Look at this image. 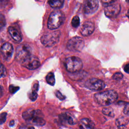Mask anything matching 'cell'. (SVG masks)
Listing matches in <instances>:
<instances>
[{"instance_id": "cell-1", "label": "cell", "mask_w": 129, "mask_h": 129, "mask_svg": "<svg viewBox=\"0 0 129 129\" xmlns=\"http://www.w3.org/2000/svg\"><path fill=\"white\" fill-rule=\"evenodd\" d=\"M94 98L99 104L109 106L117 99L118 94L116 91L110 90L96 93L94 95Z\"/></svg>"}, {"instance_id": "cell-2", "label": "cell", "mask_w": 129, "mask_h": 129, "mask_svg": "<svg viewBox=\"0 0 129 129\" xmlns=\"http://www.w3.org/2000/svg\"><path fill=\"white\" fill-rule=\"evenodd\" d=\"M65 19L64 13L59 10H54L51 13L48 18L47 27L50 30L57 29L63 22Z\"/></svg>"}, {"instance_id": "cell-3", "label": "cell", "mask_w": 129, "mask_h": 129, "mask_svg": "<svg viewBox=\"0 0 129 129\" xmlns=\"http://www.w3.org/2000/svg\"><path fill=\"white\" fill-rule=\"evenodd\" d=\"M65 67L69 72L74 73L80 71L82 69L83 63L80 58L73 56L67 58L65 61Z\"/></svg>"}, {"instance_id": "cell-4", "label": "cell", "mask_w": 129, "mask_h": 129, "mask_svg": "<svg viewBox=\"0 0 129 129\" xmlns=\"http://www.w3.org/2000/svg\"><path fill=\"white\" fill-rule=\"evenodd\" d=\"M60 34V33L58 31H55L44 34L41 38V43L47 47L54 45L58 41Z\"/></svg>"}, {"instance_id": "cell-5", "label": "cell", "mask_w": 129, "mask_h": 129, "mask_svg": "<svg viewBox=\"0 0 129 129\" xmlns=\"http://www.w3.org/2000/svg\"><path fill=\"white\" fill-rule=\"evenodd\" d=\"M31 48L28 44H21L17 47L16 52V59L22 62L31 55Z\"/></svg>"}, {"instance_id": "cell-6", "label": "cell", "mask_w": 129, "mask_h": 129, "mask_svg": "<svg viewBox=\"0 0 129 129\" xmlns=\"http://www.w3.org/2000/svg\"><path fill=\"white\" fill-rule=\"evenodd\" d=\"M84 46L83 39L78 36L73 37L70 39L67 44V48L73 51H81Z\"/></svg>"}, {"instance_id": "cell-7", "label": "cell", "mask_w": 129, "mask_h": 129, "mask_svg": "<svg viewBox=\"0 0 129 129\" xmlns=\"http://www.w3.org/2000/svg\"><path fill=\"white\" fill-rule=\"evenodd\" d=\"M85 86L89 90L97 91L103 89L105 87V84L103 81L100 79L91 78L85 82Z\"/></svg>"}, {"instance_id": "cell-8", "label": "cell", "mask_w": 129, "mask_h": 129, "mask_svg": "<svg viewBox=\"0 0 129 129\" xmlns=\"http://www.w3.org/2000/svg\"><path fill=\"white\" fill-rule=\"evenodd\" d=\"M121 6L119 4H111L104 8V13L108 18H113L119 14Z\"/></svg>"}, {"instance_id": "cell-9", "label": "cell", "mask_w": 129, "mask_h": 129, "mask_svg": "<svg viewBox=\"0 0 129 129\" xmlns=\"http://www.w3.org/2000/svg\"><path fill=\"white\" fill-rule=\"evenodd\" d=\"M22 65L29 70H35L39 67L40 62L38 57L35 56L31 55L22 62Z\"/></svg>"}, {"instance_id": "cell-10", "label": "cell", "mask_w": 129, "mask_h": 129, "mask_svg": "<svg viewBox=\"0 0 129 129\" xmlns=\"http://www.w3.org/2000/svg\"><path fill=\"white\" fill-rule=\"evenodd\" d=\"M99 7L98 0H84V10L86 14H91L95 12Z\"/></svg>"}, {"instance_id": "cell-11", "label": "cell", "mask_w": 129, "mask_h": 129, "mask_svg": "<svg viewBox=\"0 0 129 129\" xmlns=\"http://www.w3.org/2000/svg\"><path fill=\"white\" fill-rule=\"evenodd\" d=\"M14 49L12 45L10 43L6 42L3 44L1 48V52L5 59H10L13 53Z\"/></svg>"}, {"instance_id": "cell-12", "label": "cell", "mask_w": 129, "mask_h": 129, "mask_svg": "<svg viewBox=\"0 0 129 129\" xmlns=\"http://www.w3.org/2000/svg\"><path fill=\"white\" fill-rule=\"evenodd\" d=\"M95 29L94 24L90 21H86L84 23L81 29V33L84 36L91 35Z\"/></svg>"}, {"instance_id": "cell-13", "label": "cell", "mask_w": 129, "mask_h": 129, "mask_svg": "<svg viewBox=\"0 0 129 129\" xmlns=\"http://www.w3.org/2000/svg\"><path fill=\"white\" fill-rule=\"evenodd\" d=\"M79 126L80 129H94L95 125L90 119L84 118L80 120L79 123Z\"/></svg>"}, {"instance_id": "cell-14", "label": "cell", "mask_w": 129, "mask_h": 129, "mask_svg": "<svg viewBox=\"0 0 129 129\" xmlns=\"http://www.w3.org/2000/svg\"><path fill=\"white\" fill-rule=\"evenodd\" d=\"M8 31L14 40L17 42H21L22 38L20 33L14 27L10 26L8 28Z\"/></svg>"}, {"instance_id": "cell-15", "label": "cell", "mask_w": 129, "mask_h": 129, "mask_svg": "<svg viewBox=\"0 0 129 129\" xmlns=\"http://www.w3.org/2000/svg\"><path fill=\"white\" fill-rule=\"evenodd\" d=\"M128 119L126 117L121 116L118 118L116 120V124L118 129H124L128 122Z\"/></svg>"}, {"instance_id": "cell-16", "label": "cell", "mask_w": 129, "mask_h": 129, "mask_svg": "<svg viewBox=\"0 0 129 129\" xmlns=\"http://www.w3.org/2000/svg\"><path fill=\"white\" fill-rule=\"evenodd\" d=\"M35 112L36 110L29 109L23 112L22 113V117L25 120L31 121L35 114Z\"/></svg>"}, {"instance_id": "cell-17", "label": "cell", "mask_w": 129, "mask_h": 129, "mask_svg": "<svg viewBox=\"0 0 129 129\" xmlns=\"http://www.w3.org/2000/svg\"><path fill=\"white\" fill-rule=\"evenodd\" d=\"M48 3L52 8H59L62 6L64 0H48Z\"/></svg>"}, {"instance_id": "cell-18", "label": "cell", "mask_w": 129, "mask_h": 129, "mask_svg": "<svg viewBox=\"0 0 129 129\" xmlns=\"http://www.w3.org/2000/svg\"><path fill=\"white\" fill-rule=\"evenodd\" d=\"M60 118L62 120H65V121H67L68 123H69V124L73 125L75 123L73 118L70 115H69L67 113L62 114Z\"/></svg>"}, {"instance_id": "cell-19", "label": "cell", "mask_w": 129, "mask_h": 129, "mask_svg": "<svg viewBox=\"0 0 129 129\" xmlns=\"http://www.w3.org/2000/svg\"><path fill=\"white\" fill-rule=\"evenodd\" d=\"M46 80L48 84L53 86L55 84V78L53 73L51 72L49 73L46 77Z\"/></svg>"}, {"instance_id": "cell-20", "label": "cell", "mask_w": 129, "mask_h": 129, "mask_svg": "<svg viewBox=\"0 0 129 129\" xmlns=\"http://www.w3.org/2000/svg\"><path fill=\"white\" fill-rule=\"evenodd\" d=\"M102 113L107 115L109 116L110 117H113L114 116V114L113 112V110L111 107H106V108H104L102 109Z\"/></svg>"}, {"instance_id": "cell-21", "label": "cell", "mask_w": 129, "mask_h": 129, "mask_svg": "<svg viewBox=\"0 0 129 129\" xmlns=\"http://www.w3.org/2000/svg\"><path fill=\"white\" fill-rule=\"evenodd\" d=\"M34 89L33 90L31 93H30L29 95V98L32 100V101H35L37 97V91L38 90V86L36 87V85L34 86Z\"/></svg>"}, {"instance_id": "cell-22", "label": "cell", "mask_w": 129, "mask_h": 129, "mask_svg": "<svg viewBox=\"0 0 129 129\" xmlns=\"http://www.w3.org/2000/svg\"><path fill=\"white\" fill-rule=\"evenodd\" d=\"M80 22V20L79 17L77 16H76L73 17V18L72 20L71 23H72V25L73 27L76 28L79 26Z\"/></svg>"}, {"instance_id": "cell-23", "label": "cell", "mask_w": 129, "mask_h": 129, "mask_svg": "<svg viewBox=\"0 0 129 129\" xmlns=\"http://www.w3.org/2000/svg\"><path fill=\"white\" fill-rule=\"evenodd\" d=\"M6 24V20L5 16L0 13V30L3 29Z\"/></svg>"}, {"instance_id": "cell-24", "label": "cell", "mask_w": 129, "mask_h": 129, "mask_svg": "<svg viewBox=\"0 0 129 129\" xmlns=\"http://www.w3.org/2000/svg\"><path fill=\"white\" fill-rule=\"evenodd\" d=\"M122 78H123V75L120 72H117L115 73L112 76V78L115 80H120Z\"/></svg>"}, {"instance_id": "cell-25", "label": "cell", "mask_w": 129, "mask_h": 129, "mask_svg": "<svg viewBox=\"0 0 129 129\" xmlns=\"http://www.w3.org/2000/svg\"><path fill=\"white\" fill-rule=\"evenodd\" d=\"M7 113L6 112H3L0 114V125L5 122L7 119Z\"/></svg>"}, {"instance_id": "cell-26", "label": "cell", "mask_w": 129, "mask_h": 129, "mask_svg": "<svg viewBox=\"0 0 129 129\" xmlns=\"http://www.w3.org/2000/svg\"><path fill=\"white\" fill-rule=\"evenodd\" d=\"M116 0H101L102 3L104 5H109L115 2Z\"/></svg>"}, {"instance_id": "cell-27", "label": "cell", "mask_w": 129, "mask_h": 129, "mask_svg": "<svg viewBox=\"0 0 129 129\" xmlns=\"http://www.w3.org/2000/svg\"><path fill=\"white\" fill-rule=\"evenodd\" d=\"M18 89H19L18 87H16V86H12V85H11L9 87V91L12 93H14L16 92Z\"/></svg>"}, {"instance_id": "cell-28", "label": "cell", "mask_w": 129, "mask_h": 129, "mask_svg": "<svg viewBox=\"0 0 129 129\" xmlns=\"http://www.w3.org/2000/svg\"><path fill=\"white\" fill-rule=\"evenodd\" d=\"M5 73V67L0 61V78L2 77Z\"/></svg>"}, {"instance_id": "cell-29", "label": "cell", "mask_w": 129, "mask_h": 129, "mask_svg": "<svg viewBox=\"0 0 129 129\" xmlns=\"http://www.w3.org/2000/svg\"><path fill=\"white\" fill-rule=\"evenodd\" d=\"M9 0H0V8L5 7L9 3Z\"/></svg>"}, {"instance_id": "cell-30", "label": "cell", "mask_w": 129, "mask_h": 129, "mask_svg": "<svg viewBox=\"0 0 129 129\" xmlns=\"http://www.w3.org/2000/svg\"><path fill=\"white\" fill-rule=\"evenodd\" d=\"M55 94H56V97H57L59 99H60V100H63V99L65 98V97H64L63 95H62L61 94V93L59 91H57L56 92Z\"/></svg>"}, {"instance_id": "cell-31", "label": "cell", "mask_w": 129, "mask_h": 129, "mask_svg": "<svg viewBox=\"0 0 129 129\" xmlns=\"http://www.w3.org/2000/svg\"><path fill=\"white\" fill-rule=\"evenodd\" d=\"M19 129H34V127L31 125H22Z\"/></svg>"}, {"instance_id": "cell-32", "label": "cell", "mask_w": 129, "mask_h": 129, "mask_svg": "<svg viewBox=\"0 0 129 129\" xmlns=\"http://www.w3.org/2000/svg\"><path fill=\"white\" fill-rule=\"evenodd\" d=\"M123 112L124 114L129 115V103L125 106L123 109Z\"/></svg>"}, {"instance_id": "cell-33", "label": "cell", "mask_w": 129, "mask_h": 129, "mask_svg": "<svg viewBox=\"0 0 129 129\" xmlns=\"http://www.w3.org/2000/svg\"><path fill=\"white\" fill-rule=\"evenodd\" d=\"M124 71L127 74H129V63H127L124 67Z\"/></svg>"}, {"instance_id": "cell-34", "label": "cell", "mask_w": 129, "mask_h": 129, "mask_svg": "<svg viewBox=\"0 0 129 129\" xmlns=\"http://www.w3.org/2000/svg\"><path fill=\"white\" fill-rule=\"evenodd\" d=\"M4 93V90L3 87L0 85V97H1L3 95Z\"/></svg>"}, {"instance_id": "cell-35", "label": "cell", "mask_w": 129, "mask_h": 129, "mask_svg": "<svg viewBox=\"0 0 129 129\" xmlns=\"http://www.w3.org/2000/svg\"><path fill=\"white\" fill-rule=\"evenodd\" d=\"M14 123H15V122H14V121L13 120H11V121L10 122V126H13V125H14Z\"/></svg>"}, {"instance_id": "cell-36", "label": "cell", "mask_w": 129, "mask_h": 129, "mask_svg": "<svg viewBox=\"0 0 129 129\" xmlns=\"http://www.w3.org/2000/svg\"><path fill=\"white\" fill-rule=\"evenodd\" d=\"M127 16L128 18L129 19V10H128V11H127Z\"/></svg>"}, {"instance_id": "cell-37", "label": "cell", "mask_w": 129, "mask_h": 129, "mask_svg": "<svg viewBox=\"0 0 129 129\" xmlns=\"http://www.w3.org/2000/svg\"><path fill=\"white\" fill-rule=\"evenodd\" d=\"M126 1V2H129V0H125Z\"/></svg>"}]
</instances>
